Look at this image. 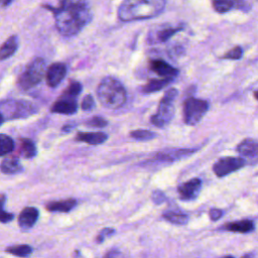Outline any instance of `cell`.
I'll return each instance as SVG.
<instances>
[{
	"mask_svg": "<svg viewBox=\"0 0 258 258\" xmlns=\"http://www.w3.org/2000/svg\"><path fill=\"white\" fill-rule=\"evenodd\" d=\"M236 3L233 1H214L213 7L216 12L218 13H226L233 9L235 7Z\"/></svg>",
	"mask_w": 258,
	"mask_h": 258,
	"instance_id": "29",
	"label": "cell"
},
{
	"mask_svg": "<svg viewBox=\"0 0 258 258\" xmlns=\"http://www.w3.org/2000/svg\"><path fill=\"white\" fill-rule=\"evenodd\" d=\"M44 6L53 13L57 30L66 37L78 34L92 19L90 6L84 1H61L56 7Z\"/></svg>",
	"mask_w": 258,
	"mask_h": 258,
	"instance_id": "1",
	"label": "cell"
},
{
	"mask_svg": "<svg viewBox=\"0 0 258 258\" xmlns=\"http://www.w3.org/2000/svg\"><path fill=\"white\" fill-rule=\"evenodd\" d=\"M119 254V251L117 249H112L109 252H107L102 258H116Z\"/></svg>",
	"mask_w": 258,
	"mask_h": 258,
	"instance_id": "36",
	"label": "cell"
},
{
	"mask_svg": "<svg viewBox=\"0 0 258 258\" xmlns=\"http://www.w3.org/2000/svg\"><path fill=\"white\" fill-rule=\"evenodd\" d=\"M241 258H256V256L253 253H247V254H245Z\"/></svg>",
	"mask_w": 258,
	"mask_h": 258,
	"instance_id": "37",
	"label": "cell"
},
{
	"mask_svg": "<svg viewBox=\"0 0 258 258\" xmlns=\"http://www.w3.org/2000/svg\"><path fill=\"white\" fill-rule=\"evenodd\" d=\"M37 111V107L30 101L10 99L0 102V115L4 120L28 118Z\"/></svg>",
	"mask_w": 258,
	"mask_h": 258,
	"instance_id": "4",
	"label": "cell"
},
{
	"mask_svg": "<svg viewBox=\"0 0 258 258\" xmlns=\"http://www.w3.org/2000/svg\"><path fill=\"white\" fill-rule=\"evenodd\" d=\"M243 56V50L240 47H235L232 50H230L228 52L222 57V59L227 60H240Z\"/></svg>",
	"mask_w": 258,
	"mask_h": 258,
	"instance_id": "31",
	"label": "cell"
},
{
	"mask_svg": "<svg viewBox=\"0 0 258 258\" xmlns=\"http://www.w3.org/2000/svg\"><path fill=\"white\" fill-rule=\"evenodd\" d=\"M245 165V161L241 157L226 156L215 162L213 166V172L218 178H223L225 175L237 172Z\"/></svg>",
	"mask_w": 258,
	"mask_h": 258,
	"instance_id": "8",
	"label": "cell"
},
{
	"mask_svg": "<svg viewBox=\"0 0 258 258\" xmlns=\"http://www.w3.org/2000/svg\"><path fill=\"white\" fill-rule=\"evenodd\" d=\"M152 199H153L155 204H156V205H159V204L164 203L166 201L167 197L161 191H155L152 195Z\"/></svg>",
	"mask_w": 258,
	"mask_h": 258,
	"instance_id": "34",
	"label": "cell"
},
{
	"mask_svg": "<svg viewBox=\"0 0 258 258\" xmlns=\"http://www.w3.org/2000/svg\"><path fill=\"white\" fill-rule=\"evenodd\" d=\"M15 149V141L6 134H0V157L10 154Z\"/></svg>",
	"mask_w": 258,
	"mask_h": 258,
	"instance_id": "25",
	"label": "cell"
},
{
	"mask_svg": "<svg viewBox=\"0 0 258 258\" xmlns=\"http://www.w3.org/2000/svg\"><path fill=\"white\" fill-rule=\"evenodd\" d=\"M75 139L91 145H99L108 139V135L104 132H78Z\"/></svg>",
	"mask_w": 258,
	"mask_h": 258,
	"instance_id": "17",
	"label": "cell"
},
{
	"mask_svg": "<svg viewBox=\"0 0 258 258\" xmlns=\"http://www.w3.org/2000/svg\"><path fill=\"white\" fill-rule=\"evenodd\" d=\"M156 134L151 130H145V129H138L130 132V138L138 140V141H148L155 138Z\"/></svg>",
	"mask_w": 258,
	"mask_h": 258,
	"instance_id": "26",
	"label": "cell"
},
{
	"mask_svg": "<svg viewBox=\"0 0 258 258\" xmlns=\"http://www.w3.org/2000/svg\"><path fill=\"white\" fill-rule=\"evenodd\" d=\"M76 206H77V201L75 199H67V200H62V201L51 202L46 206V208L50 212L69 213Z\"/></svg>",
	"mask_w": 258,
	"mask_h": 258,
	"instance_id": "20",
	"label": "cell"
},
{
	"mask_svg": "<svg viewBox=\"0 0 258 258\" xmlns=\"http://www.w3.org/2000/svg\"><path fill=\"white\" fill-rule=\"evenodd\" d=\"M67 75V66L63 63H55L50 66L46 73L47 84L51 88L58 87Z\"/></svg>",
	"mask_w": 258,
	"mask_h": 258,
	"instance_id": "12",
	"label": "cell"
},
{
	"mask_svg": "<svg viewBox=\"0 0 258 258\" xmlns=\"http://www.w3.org/2000/svg\"><path fill=\"white\" fill-rule=\"evenodd\" d=\"M202 189V181L200 179H192L178 188L180 198L184 201H193L198 198Z\"/></svg>",
	"mask_w": 258,
	"mask_h": 258,
	"instance_id": "11",
	"label": "cell"
},
{
	"mask_svg": "<svg viewBox=\"0 0 258 258\" xmlns=\"http://www.w3.org/2000/svg\"><path fill=\"white\" fill-rule=\"evenodd\" d=\"M52 112L63 115H72L78 110L77 96L65 91L61 97L52 106Z\"/></svg>",
	"mask_w": 258,
	"mask_h": 258,
	"instance_id": "9",
	"label": "cell"
},
{
	"mask_svg": "<svg viewBox=\"0 0 258 258\" xmlns=\"http://www.w3.org/2000/svg\"><path fill=\"white\" fill-rule=\"evenodd\" d=\"M20 142V147H19V153L20 155L26 159L34 158L36 155V146L34 142L30 139V138H21L19 140Z\"/></svg>",
	"mask_w": 258,
	"mask_h": 258,
	"instance_id": "23",
	"label": "cell"
},
{
	"mask_svg": "<svg viewBox=\"0 0 258 258\" xmlns=\"http://www.w3.org/2000/svg\"><path fill=\"white\" fill-rule=\"evenodd\" d=\"M96 92L98 100L108 109H117L122 107L127 99V93L124 86L117 79L112 77L104 78Z\"/></svg>",
	"mask_w": 258,
	"mask_h": 258,
	"instance_id": "3",
	"label": "cell"
},
{
	"mask_svg": "<svg viewBox=\"0 0 258 258\" xmlns=\"http://www.w3.org/2000/svg\"><path fill=\"white\" fill-rule=\"evenodd\" d=\"M257 141L253 138H246L242 140L238 146L237 152L245 164L250 162V165H256L258 158Z\"/></svg>",
	"mask_w": 258,
	"mask_h": 258,
	"instance_id": "10",
	"label": "cell"
},
{
	"mask_svg": "<svg viewBox=\"0 0 258 258\" xmlns=\"http://www.w3.org/2000/svg\"><path fill=\"white\" fill-rule=\"evenodd\" d=\"M222 258H234L233 256H231V255H228V256H224V257H222Z\"/></svg>",
	"mask_w": 258,
	"mask_h": 258,
	"instance_id": "39",
	"label": "cell"
},
{
	"mask_svg": "<svg viewBox=\"0 0 258 258\" xmlns=\"http://www.w3.org/2000/svg\"><path fill=\"white\" fill-rule=\"evenodd\" d=\"M22 171L23 168L17 158H5L0 164V172L4 174H17Z\"/></svg>",
	"mask_w": 258,
	"mask_h": 258,
	"instance_id": "21",
	"label": "cell"
},
{
	"mask_svg": "<svg viewBox=\"0 0 258 258\" xmlns=\"http://www.w3.org/2000/svg\"><path fill=\"white\" fill-rule=\"evenodd\" d=\"M209 215H210V218L212 221H217L219 220L221 217L223 216V211L220 210V209H211L210 212H209Z\"/></svg>",
	"mask_w": 258,
	"mask_h": 258,
	"instance_id": "35",
	"label": "cell"
},
{
	"mask_svg": "<svg viewBox=\"0 0 258 258\" xmlns=\"http://www.w3.org/2000/svg\"><path fill=\"white\" fill-rule=\"evenodd\" d=\"M85 125L90 126V127H95V128H103L108 125V122L106 119L99 117V116H94L91 119L87 120Z\"/></svg>",
	"mask_w": 258,
	"mask_h": 258,
	"instance_id": "30",
	"label": "cell"
},
{
	"mask_svg": "<svg viewBox=\"0 0 258 258\" xmlns=\"http://www.w3.org/2000/svg\"><path fill=\"white\" fill-rule=\"evenodd\" d=\"M114 233H115V230L113 228H105L101 231L100 234L97 236L96 241H97V243H102L106 238L112 236Z\"/></svg>",
	"mask_w": 258,
	"mask_h": 258,
	"instance_id": "33",
	"label": "cell"
},
{
	"mask_svg": "<svg viewBox=\"0 0 258 258\" xmlns=\"http://www.w3.org/2000/svg\"><path fill=\"white\" fill-rule=\"evenodd\" d=\"M6 202V196L0 195V222L1 223H9L15 218V215L8 213L4 209V205Z\"/></svg>",
	"mask_w": 258,
	"mask_h": 258,
	"instance_id": "28",
	"label": "cell"
},
{
	"mask_svg": "<svg viewBox=\"0 0 258 258\" xmlns=\"http://www.w3.org/2000/svg\"><path fill=\"white\" fill-rule=\"evenodd\" d=\"M254 223L251 220L245 219L240 220L236 222H230L222 226L221 229H224L225 231H229V232H235V233H250L254 231Z\"/></svg>",
	"mask_w": 258,
	"mask_h": 258,
	"instance_id": "18",
	"label": "cell"
},
{
	"mask_svg": "<svg viewBox=\"0 0 258 258\" xmlns=\"http://www.w3.org/2000/svg\"><path fill=\"white\" fill-rule=\"evenodd\" d=\"M6 252L17 256V257H28L32 254L33 248L30 245H17V246H10L6 249Z\"/></svg>",
	"mask_w": 258,
	"mask_h": 258,
	"instance_id": "27",
	"label": "cell"
},
{
	"mask_svg": "<svg viewBox=\"0 0 258 258\" xmlns=\"http://www.w3.org/2000/svg\"><path fill=\"white\" fill-rule=\"evenodd\" d=\"M19 47V40L17 35H12L6 39V42L0 47V62L5 61L12 57Z\"/></svg>",
	"mask_w": 258,
	"mask_h": 258,
	"instance_id": "19",
	"label": "cell"
},
{
	"mask_svg": "<svg viewBox=\"0 0 258 258\" xmlns=\"http://www.w3.org/2000/svg\"><path fill=\"white\" fill-rule=\"evenodd\" d=\"M94 107H95V100L92 97V95H86L83 101H82V104H81V108H82V110L89 111V110H92Z\"/></svg>",
	"mask_w": 258,
	"mask_h": 258,
	"instance_id": "32",
	"label": "cell"
},
{
	"mask_svg": "<svg viewBox=\"0 0 258 258\" xmlns=\"http://www.w3.org/2000/svg\"><path fill=\"white\" fill-rule=\"evenodd\" d=\"M178 96V90L174 88L169 89L159 102L157 111L151 117L152 124L156 127H165L172 121L174 115V100Z\"/></svg>",
	"mask_w": 258,
	"mask_h": 258,
	"instance_id": "5",
	"label": "cell"
},
{
	"mask_svg": "<svg viewBox=\"0 0 258 258\" xmlns=\"http://www.w3.org/2000/svg\"><path fill=\"white\" fill-rule=\"evenodd\" d=\"M39 216V212L34 207L24 208L18 217V225L22 230H29L34 226Z\"/></svg>",
	"mask_w": 258,
	"mask_h": 258,
	"instance_id": "15",
	"label": "cell"
},
{
	"mask_svg": "<svg viewBox=\"0 0 258 258\" xmlns=\"http://www.w3.org/2000/svg\"><path fill=\"white\" fill-rule=\"evenodd\" d=\"M196 149H167L158 153L155 159L158 161H176L193 155Z\"/></svg>",
	"mask_w": 258,
	"mask_h": 258,
	"instance_id": "14",
	"label": "cell"
},
{
	"mask_svg": "<svg viewBox=\"0 0 258 258\" xmlns=\"http://www.w3.org/2000/svg\"><path fill=\"white\" fill-rule=\"evenodd\" d=\"M149 68L162 79H172L178 76L179 71L161 59H155L149 62Z\"/></svg>",
	"mask_w": 258,
	"mask_h": 258,
	"instance_id": "13",
	"label": "cell"
},
{
	"mask_svg": "<svg viewBox=\"0 0 258 258\" xmlns=\"http://www.w3.org/2000/svg\"><path fill=\"white\" fill-rule=\"evenodd\" d=\"M183 30V28H172L171 25H164L158 28L154 34L151 38V43H166L172 36H173L176 33H179Z\"/></svg>",
	"mask_w": 258,
	"mask_h": 258,
	"instance_id": "16",
	"label": "cell"
},
{
	"mask_svg": "<svg viewBox=\"0 0 258 258\" xmlns=\"http://www.w3.org/2000/svg\"><path fill=\"white\" fill-rule=\"evenodd\" d=\"M209 110V103L206 100L195 97L188 98L184 103V121L188 125L198 124Z\"/></svg>",
	"mask_w": 258,
	"mask_h": 258,
	"instance_id": "7",
	"label": "cell"
},
{
	"mask_svg": "<svg viewBox=\"0 0 258 258\" xmlns=\"http://www.w3.org/2000/svg\"><path fill=\"white\" fill-rule=\"evenodd\" d=\"M172 79H153L149 82L143 86L142 92L145 94H152L160 91L161 89L166 88L171 82Z\"/></svg>",
	"mask_w": 258,
	"mask_h": 258,
	"instance_id": "24",
	"label": "cell"
},
{
	"mask_svg": "<svg viewBox=\"0 0 258 258\" xmlns=\"http://www.w3.org/2000/svg\"><path fill=\"white\" fill-rule=\"evenodd\" d=\"M3 122H4V119H3V117H2L1 115H0V126H1V125H2V123H3Z\"/></svg>",
	"mask_w": 258,
	"mask_h": 258,
	"instance_id": "38",
	"label": "cell"
},
{
	"mask_svg": "<svg viewBox=\"0 0 258 258\" xmlns=\"http://www.w3.org/2000/svg\"><path fill=\"white\" fill-rule=\"evenodd\" d=\"M46 74V61L35 58L32 61L18 79V85L23 90H29L38 85Z\"/></svg>",
	"mask_w": 258,
	"mask_h": 258,
	"instance_id": "6",
	"label": "cell"
},
{
	"mask_svg": "<svg viewBox=\"0 0 258 258\" xmlns=\"http://www.w3.org/2000/svg\"><path fill=\"white\" fill-rule=\"evenodd\" d=\"M166 4L162 0H126L118 8V17L124 22L149 19L159 16Z\"/></svg>",
	"mask_w": 258,
	"mask_h": 258,
	"instance_id": "2",
	"label": "cell"
},
{
	"mask_svg": "<svg viewBox=\"0 0 258 258\" xmlns=\"http://www.w3.org/2000/svg\"><path fill=\"white\" fill-rule=\"evenodd\" d=\"M164 219H166L168 222L175 225H186L189 221V216L182 211L178 210H169L162 215Z\"/></svg>",
	"mask_w": 258,
	"mask_h": 258,
	"instance_id": "22",
	"label": "cell"
}]
</instances>
